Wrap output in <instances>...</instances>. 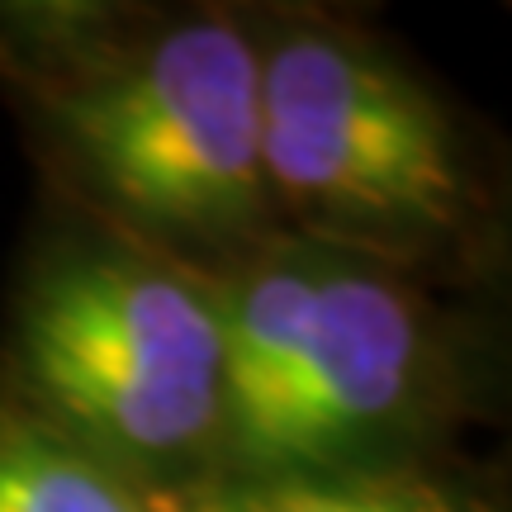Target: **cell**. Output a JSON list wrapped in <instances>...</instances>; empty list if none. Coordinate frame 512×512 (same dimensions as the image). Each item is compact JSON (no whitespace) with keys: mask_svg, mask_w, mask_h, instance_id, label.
Masks as SVG:
<instances>
[{"mask_svg":"<svg viewBox=\"0 0 512 512\" xmlns=\"http://www.w3.org/2000/svg\"><path fill=\"white\" fill-rule=\"evenodd\" d=\"M223 323V470L394 465L437 380L432 323L380 256L318 238L256 247L209 280Z\"/></svg>","mask_w":512,"mask_h":512,"instance_id":"obj_1","label":"cell"},{"mask_svg":"<svg viewBox=\"0 0 512 512\" xmlns=\"http://www.w3.org/2000/svg\"><path fill=\"white\" fill-rule=\"evenodd\" d=\"M34 418L143 489L219 475L228 370L214 285L157 252L76 242L24 294Z\"/></svg>","mask_w":512,"mask_h":512,"instance_id":"obj_2","label":"cell"},{"mask_svg":"<svg viewBox=\"0 0 512 512\" xmlns=\"http://www.w3.org/2000/svg\"><path fill=\"white\" fill-rule=\"evenodd\" d=\"M261 171L271 204L347 252H427L470 219L437 100L332 29H290L261 48Z\"/></svg>","mask_w":512,"mask_h":512,"instance_id":"obj_3","label":"cell"},{"mask_svg":"<svg viewBox=\"0 0 512 512\" xmlns=\"http://www.w3.org/2000/svg\"><path fill=\"white\" fill-rule=\"evenodd\" d=\"M76 171L152 238H252L271 195L261 171V48L195 19L114 57L57 95Z\"/></svg>","mask_w":512,"mask_h":512,"instance_id":"obj_4","label":"cell"},{"mask_svg":"<svg viewBox=\"0 0 512 512\" xmlns=\"http://www.w3.org/2000/svg\"><path fill=\"white\" fill-rule=\"evenodd\" d=\"M147 512H494L484 498L418 470H285V475H219L147 489Z\"/></svg>","mask_w":512,"mask_h":512,"instance_id":"obj_5","label":"cell"},{"mask_svg":"<svg viewBox=\"0 0 512 512\" xmlns=\"http://www.w3.org/2000/svg\"><path fill=\"white\" fill-rule=\"evenodd\" d=\"M0 512H147V489L34 413H0Z\"/></svg>","mask_w":512,"mask_h":512,"instance_id":"obj_6","label":"cell"}]
</instances>
